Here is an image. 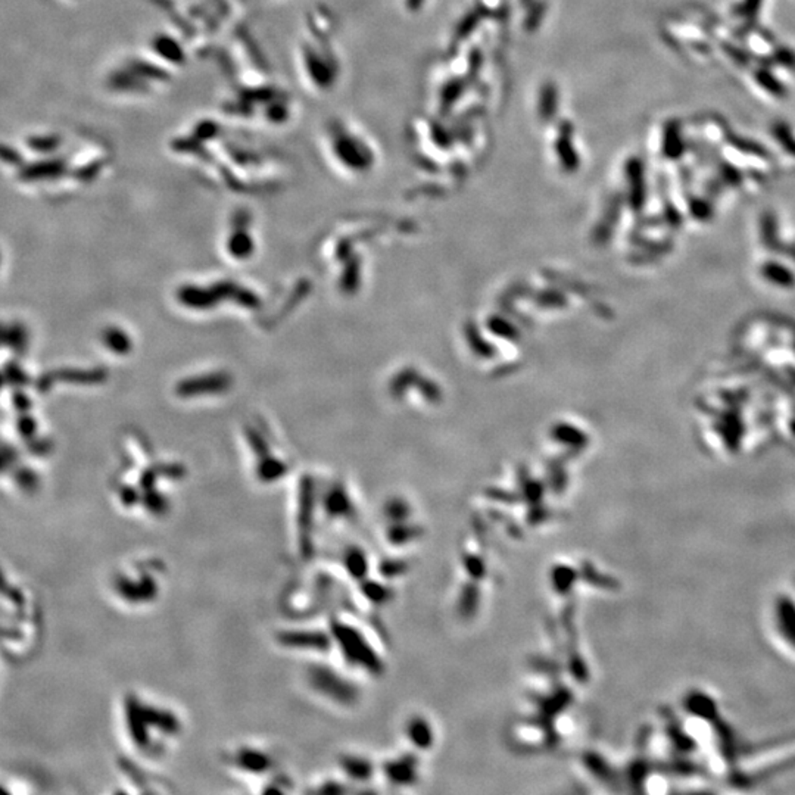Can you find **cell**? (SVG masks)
Listing matches in <instances>:
<instances>
[]
</instances>
